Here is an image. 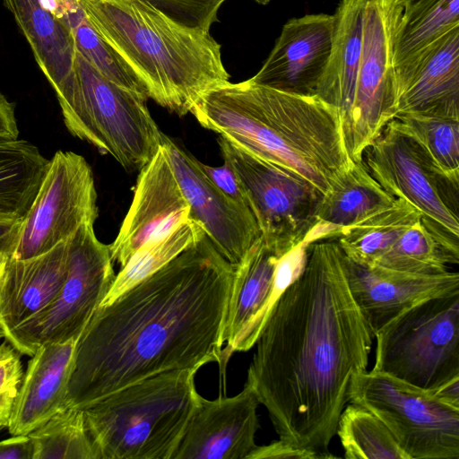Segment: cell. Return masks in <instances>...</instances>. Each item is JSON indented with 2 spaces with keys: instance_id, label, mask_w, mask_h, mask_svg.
I'll return each instance as SVG.
<instances>
[{
  "instance_id": "8992f818",
  "label": "cell",
  "mask_w": 459,
  "mask_h": 459,
  "mask_svg": "<svg viewBox=\"0 0 459 459\" xmlns=\"http://www.w3.org/2000/svg\"><path fill=\"white\" fill-rule=\"evenodd\" d=\"M65 127L126 170H140L161 145L148 97L108 79L77 50L72 69L54 89Z\"/></svg>"
},
{
  "instance_id": "8fae6325",
  "label": "cell",
  "mask_w": 459,
  "mask_h": 459,
  "mask_svg": "<svg viewBox=\"0 0 459 459\" xmlns=\"http://www.w3.org/2000/svg\"><path fill=\"white\" fill-rule=\"evenodd\" d=\"M362 161L388 194L416 209L423 226L458 264V188L437 171L420 148L386 126L365 150Z\"/></svg>"
},
{
  "instance_id": "bcb514c9",
  "label": "cell",
  "mask_w": 459,
  "mask_h": 459,
  "mask_svg": "<svg viewBox=\"0 0 459 459\" xmlns=\"http://www.w3.org/2000/svg\"><path fill=\"white\" fill-rule=\"evenodd\" d=\"M4 333L3 329H2V327L0 326V341L2 339H4Z\"/></svg>"
},
{
  "instance_id": "ac0fdd59",
  "label": "cell",
  "mask_w": 459,
  "mask_h": 459,
  "mask_svg": "<svg viewBox=\"0 0 459 459\" xmlns=\"http://www.w3.org/2000/svg\"><path fill=\"white\" fill-rule=\"evenodd\" d=\"M333 14L290 19L260 70L249 80L281 91L316 96L331 52Z\"/></svg>"
},
{
  "instance_id": "f546056e",
  "label": "cell",
  "mask_w": 459,
  "mask_h": 459,
  "mask_svg": "<svg viewBox=\"0 0 459 459\" xmlns=\"http://www.w3.org/2000/svg\"><path fill=\"white\" fill-rule=\"evenodd\" d=\"M386 126L411 139L437 171L459 186V119L404 114Z\"/></svg>"
},
{
  "instance_id": "d6986e66",
  "label": "cell",
  "mask_w": 459,
  "mask_h": 459,
  "mask_svg": "<svg viewBox=\"0 0 459 459\" xmlns=\"http://www.w3.org/2000/svg\"><path fill=\"white\" fill-rule=\"evenodd\" d=\"M344 257L351 293L373 335L411 307L459 291L458 273H413L361 265Z\"/></svg>"
},
{
  "instance_id": "3957f363",
  "label": "cell",
  "mask_w": 459,
  "mask_h": 459,
  "mask_svg": "<svg viewBox=\"0 0 459 459\" xmlns=\"http://www.w3.org/2000/svg\"><path fill=\"white\" fill-rule=\"evenodd\" d=\"M191 114L251 154L305 178L325 195L353 164L339 111L317 96L289 93L249 79L217 85Z\"/></svg>"
},
{
  "instance_id": "52a82bcc",
  "label": "cell",
  "mask_w": 459,
  "mask_h": 459,
  "mask_svg": "<svg viewBox=\"0 0 459 459\" xmlns=\"http://www.w3.org/2000/svg\"><path fill=\"white\" fill-rule=\"evenodd\" d=\"M374 338L373 371L426 390L459 377V291L411 307Z\"/></svg>"
},
{
  "instance_id": "836d02e7",
  "label": "cell",
  "mask_w": 459,
  "mask_h": 459,
  "mask_svg": "<svg viewBox=\"0 0 459 459\" xmlns=\"http://www.w3.org/2000/svg\"><path fill=\"white\" fill-rule=\"evenodd\" d=\"M448 264H457L417 221L379 258L376 265L421 274L445 273Z\"/></svg>"
},
{
  "instance_id": "44dd1931",
  "label": "cell",
  "mask_w": 459,
  "mask_h": 459,
  "mask_svg": "<svg viewBox=\"0 0 459 459\" xmlns=\"http://www.w3.org/2000/svg\"><path fill=\"white\" fill-rule=\"evenodd\" d=\"M76 342L44 343L30 356L7 426L11 436L28 435L64 408Z\"/></svg>"
},
{
  "instance_id": "7bdbcfd3",
  "label": "cell",
  "mask_w": 459,
  "mask_h": 459,
  "mask_svg": "<svg viewBox=\"0 0 459 459\" xmlns=\"http://www.w3.org/2000/svg\"><path fill=\"white\" fill-rule=\"evenodd\" d=\"M10 255L8 254L0 252V281L4 273Z\"/></svg>"
},
{
  "instance_id": "6da1fadb",
  "label": "cell",
  "mask_w": 459,
  "mask_h": 459,
  "mask_svg": "<svg viewBox=\"0 0 459 459\" xmlns=\"http://www.w3.org/2000/svg\"><path fill=\"white\" fill-rule=\"evenodd\" d=\"M373 338L339 245L332 238L310 243L302 273L258 335L246 381L280 439L319 459L334 457L329 445L352 377L367 370Z\"/></svg>"
},
{
  "instance_id": "ba28073f",
  "label": "cell",
  "mask_w": 459,
  "mask_h": 459,
  "mask_svg": "<svg viewBox=\"0 0 459 459\" xmlns=\"http://www.w3.org/2000/svg\"><path fill=\"white\" fill-rule=\"evenodd\" d=\"M349 402L376 415L409 459H459V407L432 390L364 370L352 377Z\"/></svg>"
},
{
  "instance_id": "1f68e13d",
  "label": "cell",
  "mask_w": 459,
  "mask_h": 459,
  "mask_svg": "<svg viewBox=\"0 0 459 459\" xmlns=\"http://www.w3.org/2000/svg\"><path fill=\"white\" fill-rule=\"evenodd\" d=\"M28 435L33 459H99L82 409L64 408Z\"/></svg>"
},
{
  "instance_id": "484cf974",
  "label": "cell",
  "mask_w": 459,
  "mask_h": 459,
  "mask_svg": "<svg viewBox=\"0 0 459 459\" xmlns=\"http://www.w3.org/2000/svg\"><path fill=\"white\" fill-rule=\"evenodd\" d=\"M459 27V0H420L403 9L393 42L394 74Z\"/></svg>"
},
{
  "instance_id": "74e56055",
  "label": "cell",
  "mask_w": 459,
  "mask_h": 459,
  "mask_svg": "<svg viewBox=\"0 0 459 459\" xmlns=\"http://www.w3.org/2000/svg\"><path fill=\"white\" fill-rule=\"evenodd\" d=\"M319 459L309 450L299 448L282 439L274 440L269 445L257 446L247 459Z\"/></svg>"
},
{
  "instance_id": "7a4b0ae2",
  "label": "cell",
  "mask_w": 459,
  "mask_h": 459,
  "mask_svg": "<svg viewBox=\"0 0 459 459\" xmlns=\"http://www.w3.org/2000/svg\"><path fill=\"white\" fill-rule=\"evenodd\" d=\"M234 271L205 234L100 306L77 339L64 408L83 409L165 371L225 367L222 332Z\"/></svg>"
},
{
  "instance_id": "e575fe53",
  "label": "cell",
  "mask_w": 459,
  "mask_h": 459,
  "mask_svg": "<svg viewBox=\"0 0 459 459\" xmlns=\"http://www.w3.org/2000/svg\"><path fill=\"white\" fill-rule=\"evenodd\" d=\"M185 25L210 30L225 0H143Z\"/></svg>"
},
{
  "instance_id": "2e32d148",
  "label": "cell",
  "mask_w": 459,
  "mask_h": 459,
  "mask_svg": "<svg viewBox=\"0 0 459 459\" xmlns=\"http://www.w3.org/2000/svg\"><path fill=\"white\" fill-rule=\"evenodd\" d=\"M189 219V204L160 145L140 169L130 208L109 245L113 262L124 266L141 247L165 238Z\"/></svg>"
},
{
  "instance_id": "83f0119b",
  "label": "cell",
  "mask_w": 459,
  "mask_h": 459,
  "mask_svg": "<svg viewBox=\"0 0 459 459\" xmlns=\"http://www.w3.org/2000/svg\"><path fill=\"white\" fill-rule=\"evenodd\" d=\"M48 164L39 148L27 140L0 141V214L25 217Z\"/></svg>"
},
{
  "instance_id": "4316f807",
  "label": "cell",
  "mask_w": 459,
  "mask_h": 459,
  "mask_svg": "<svg viewBox=\"0 0 459 459\" xmlns=\"http://www.w3.org/2000/svg\"><path fill=\"white\" fill-rule=\"evenodd\" d=\"M419 220L420 215L414 207L395 198L388 207L342 229L333 239L349 260L372 266Z\"/></svg>"
},
{
  "instance_id": "7c38bea8",
  "label": "cell",
  "mask_w": 459,
  "mask_h": 459,
  "mask_svg": "<svg viewBox=\"0 0 459 459\" xmlns=\"http://www.w3.org/2000/svg\"><path fill=\"white\" fill-rule=\"evenodd\" d=\"M91 168L80 154L59 150L50 160L37 195L22 219L11 258L42 255L98 218Z\"/></svg>"
},
{
  "instance_id": "277c9868",
  "label": "cell",
  "mask_w": 459,
  "mask_h": 459,
  "mask_svg": "<svg viewBox=\"0 0 459 459\" xmlns=\"http://www.w3.org/2000/svg\"><path fill=\"white\" fill-rule=\"evenodd\" d=\"M93 28L145 87L183 117L208 90L229 82L210 30L185 25L143 0H77Z\"/></svg>"
},
{
  "instance_id": "4fadbf2b",
  "label": "cell",
  "mask_w": 459,
  "mask_h": 459,
  "mask_svg": "<svg viewBox=\"0 0 459 459\" xmlns=\"http://www.w3.org/2000/svg\"><path fill=\"white\" fill-rule=\"evenodd\" d=\"M403 12L397 0H368L366 5L354 101L343 134L355 162L394 119L393 42Z\"/></svg>"
},
{
  "instance_id": "b9f144b4",
  "label": "cell",
  "mask_w": 459,
  "mask_h": 459,
  "mask_svg": "<svg viewBox=\"0 0 459 459\" xmlns=\"http://www.w3.org/2000/svg\"><path fill=\"white\" fill-rule=\"evenodd\" d=\"M431 390L440 401L459 407V377Z\"/></svg>"
},
{
  "instance_id": "ee69618b",
  "label": "cell",
  "mask_w": 459,
  "mask_h": 459,
  "mask_svg": "<svg viewBox=\"0 0 459 459\" xmlns=\"http://www.w3.org/2000/svg\"><path fill=\"white\" fill-rule=\"evenodd\" d=\"M399 4H401L403 8L409 7L415 3L419 2L420 0H397Z\"/></svg>"
},
{
  "instance_id": "9a60e30c",
  "label": "cell",
  "mask_w": 459,
  "mask_h": 459,
  "mask_svg": "<svg viewBox=\"0 0 459 459\" xmlns=\"http://www.w3.org/2000/svg\"><path fill=\"white\" fill-rule=\"evenodd\" d=\"M161 145L189 204L190 218L202 226L222 256L237 265L261 236L254 214L217 188L200 161L177 142L162 134Z\"/></svg>"
},
{
  "instance_id": "ab89813d",
  "label": "cell",
  "mask_w": 459,
  "mask_h": 459,
  "mask_svg": "<svg viewBox=\"0 0 459 459\" xmlns=\"http://www.w3.org/2000/svg\"><path fill=\"white\" fill-rule=\"evenodd\" d=\"M15 105L0 91V141L18 139Z\"/></svg>"
},
{
  "instance_id": "f1b7e54d",
  "label": "cell",
  "mask_w": 459,
  "mask_h": 459,
  "mask_svg": "<svg viewBox=\"0 0 459 459\" xmlns=\"http://www.w3.org/2000/svg\"><path fill=\"white\" fill-rule=\"evenodd\" d=\"M52 5L79 53L110 81L148 97L143 84L93 28L77 0H52Z\"/></svg>"
},
{
  "instance_id": "5b68a950",
  "label": "cell",
  "mask_w": 459,
  "mask_h": 459,
  "mask_svg": "<svg viewBox=\"0 0 459 459\" xmlns=\"http://www.w3.org/2000/svg\"><path fill=\"white\" fill-rule=\"evenodd\" d=\"M197 371L159 373L82 409L99 459H170L199 403Z\"/></svg>"
},
{
  "instance_id": "ffe728a7",
  "label": "cell",
  "mask_w": 459,
  "mask_h": 459,
  "mask_svg": "<svg viewBox=\"0 0 459 459\" xmlns=\"http://www.w3.org/2000/svg\"><path fill=\"white\" fill-rule=\"evenodd\" d=\"M404 114L459 119V27L394 74V118Z\"/></svg>"
},
{
  "instance_id": "30bf717a",
  "label": "cell",
  "mask_w": 459,
  "mask_h": 459,
  "mask_svg": "<svg viewBox=\"0 0 459 459\" xmlns=\"http://www.w3.org/2000/svg\"><path fill=\"white\" fill-rule=\"evenodd\" d=\"M93 226L86 222L70 237L66 276L54 300L4 337L22 355L30 357L44 343L78 339L108 292L114 262Z\"/></svg>"
},
{
  "instance_id": "f6af8a7d",
  "label": "cell",
  "mask_w": 459,
  "mask_h": 459,
  "mask_svg": "<svg viewBox=\"0 0 459 459\" xmlns=\"http://www.w3.org/2000/svg\"><path fill=\"white\" fill-rule=\"evenodd\" d=\"M260 4H267L271 0H254Z\"/></svg>"
},
{
  "instance_id": "d6a6232c",
  "label": "cell",
  "mask_w": 459,
  "mask_h": 459,
  "mask_svg": "<svg viewBox=\"0 0 459 459\" xmlns=\"http://www.w3.org/2000/svg\"><path fill=\"white\" fill-rule=\"evenodd\" d=\"M335 435L347 459H409L385 425L359 404L343 408Z\"/></svg>"
},
{
  "instance_id": "60d3db41",
  "label": "cell",
  "mask_w": 459,
  "mask_h": 459,
  "mask_svg": "<svg viewBox=\"0 0 459 459\" xmlns=\"http://www.w3.org/2000/svg\"><path fill=\"white\" fill-rule=\"evenodd\" d=\"M22 219L0 214V252L11 256Z\"/></svg>"
},
{
  "instance_id": "f35d334b",
  "label": "cell",
  "mask_w": 459,
  "mask_h": 459,
  "mask_svg": "<svg viewBox=\"0 0 459 459\" xmlns=\"http://www.w3.org/2000/svg\"><path fill=\"white\" fill-rule=\"evenodd\" d=\"M0 459H33V444L30 437L17 435L1 440Z\"/></svg>"
},
{
  "instance_id": "d590c367",
  "label": "cell",
  "mask_w": 459,
  "mask_h": 459,
  "mask_svg": "<svg viewBox=\"0 0 459 459\" xmlns=\"http://www.w3.org/2000/svg\"><path fill=\"white\" fill-rule=\"evenodd\" d=\"M21 353L6 340L0 342V429L7 428L23 376Z\"/></svg>"
},
{
  "instance_id": "8d00e7d4",
  "label": "cell",
  "mask_w": 459,
  "mask_h": 459,
  "mask_svg": "<svg viewBox=\"0 0 459 459\" xmlns=\"http://www.w3.org/2000/svg\"><path fill=\"white\" fill-rule=\"evenodd\" d=\"M200 166L217 188L235 202L248 207L247 198L237 177L226 163L220 167H213L200 161Z\"/></svg>"
},
{
  "instance_id": "d4e9b609",
  "label": "cell",
  "mask_w": 459,
  "mask_h": 459,
  "mask_svg": "<svg viewBox=\"0 0 459 459\" xmlns=\"http://www.w3.org/2000/svg\"><path fill=\"white\" fill-rule=\"evenodd\" d=\"M395 198L371 176L363 161L351 168L323 196L309 243L334 238L339 230L388 207Z\"/></svg>"
},
{
  "instance_id": "5bb4252c",
  "label": "cell",
  "mask_w": 459,
  "mask_h": 459,
  "mask_svg": "<svg viewBox=\"0 0 459 459\" xmlns=\"http://www.w3.org/2000/svg\"><path fill=\"white\" fill-rule=\"evenodd\" d=\"M307 255V246L301 245L280 256L260 236L235 265L222 332L228 360L255 345L279 299L302 273Z\"/></svg>"
},
{
  "instance_id": "603a6c76",
  "label": "cell",
  "mask_w": 459,
  "mask_h": 459,
  "mask_svg": "<svg viewBox=\"0 0 459 459\" xmlns=\"http://www.w3.org/2000/svg\"><path fill=\"white\" fill-rule=\"evenodd\" d=\"M368 0H341L333 13L330 56L316 96L333 106L344 134L353 106ZM344 137V136H343Z\"/></svg>"
},
{
  "instance_id": "9c48e42d",
  "label": "cell",
  "mask_w": 459,
  "mask_h": 459,
  "mask_svg": "<svg viewBox=\"0 0 459 459\" xmlns=\"http://www.w3.org/2000/svg\"><path fill=\"white\" fill-rule=\"evenodd\" d=\"M221 157L234 172L264 240L284 256L307 240L316 225L323 193L299 175L265 161L220 136Z\"/></svg>"
},
{
  "instance_id": "4dcf8cb0",
  "label": "cell",
  "mask_w": 459,
  "mask_h": 459,
  "mask_svg": "<svg viewBox=\"0 0 459 459\" xmlns=\"http://www.w3.org/2000/svg\"><path fill=\"white\" fill-rule=\"evenodd\" d=\"M205 234L199 223L189 219L165 238L141 247L115 276L108 292L100 306L113 302L124 292L160 270L186 247L200 240Z\"/></svg>"
},
{
  "instance_id": "cb8c5ba5",
  "label": "cell",
  "mask_w": 459,
  "mask_h": 459,
  "mask_svg": "<svg viewBox=\"0 0 459 459\" xmlns=\"http://www.w3.org/2000/svg\"><path fill=\"white\" fill-rule=\"evenodd\" d=\"M29 43L53 89L72 69L76 48L68 29L56 17L52 0H3Z\"/></svg>"
},
{
  "instance_id": "e0dca14e",
  "label": "cell",
  "mask_w": 459,
  "mask_h": 459,
  "mask_svg": "<svg viewBox=\"0 0 459 459\" xmlns=\"http://www.w3.org/2000/svg\"><path fill=\"white\" fill-rule=\"evenodd\" d=\"M259 404L247 384L231 397L200 396L170 459H247L257 446Z\"/></svg>"
},
{
  "instance_id": "7402d4cb",
  "label": "cell",
  "mask_w": 459,
  "mask_h": 459,
  "mask_svg": "<svg viewBox=\"0 0 459 459\" xmlns=\"http://www.w3.org/2000/svg\"><path fill=\"white\" fill-rule=\"evenodd\" d=\"M69 238L31 258H9L0 281L4 337L42 312L57 295L67 273Z\"/></svg>"
}]
</instances>
